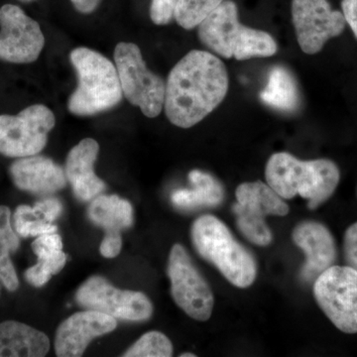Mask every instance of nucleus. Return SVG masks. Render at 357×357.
<instances>
[{
  "instance_id": "nucleus-20",
  "label": "nucleus",
  "mask_w": 357,
  "mask_h": 357,
  "mask_svg": "<svg viewBox=\"0 0 357 357\" xmlns=\"http://www.w3.org/2000/svg\"><path fill=\"white\" fill-rule=\"evenodd\" d=\"M88 215L91 222L105 230V234H121L133 225L132 206L115 195H100L91 199Z\"/></svg>"
},
{
  "instance_id": "nucleus-28",
  "label": "nucleus",
  "mask_w": 357,
  "mask_h": 357,
  "mask_svg": "<svg viewBox=\"0 0 357 357\" xmlns=\"http://www.w3.org/2000/svg\"><path fill=\"white\" fill-rule=\"evenodd\" d=\"M178 0H151L150 18L154 24L163 26L175 20V10Z\"/></svg>"
},
{
  "instance_id": "nucleus-10",
  "label": "nucleus",
  "mask_w": 357,
  "mask_h": 357,
  "mask_svg": "<svg viewBox=\"0 0 357 357\" xmlns=\"http://www.w3.org/2000/svg\"><path fill=\"white\" fill-rule=\"evenodd\" d=\"M76 301L86 310L105 312L123 321H147L153 314V305L145 294L115 288L100 276L84 282L77 289Z\"/></svg>"
},
{
  "instance_id": "nucleus-21",
  "label": "nucleus",
  "mask_w": 357,
  "mask_h": 357,
  "mask_svg": "<svg viewBox=\"0 0 357 357\" xmlns=\"http://www.w3.org/2000/svg\"><path fill=\"white\" fill-rule=\"evenodd\" d=\"M260 98L268 107L280 112H291L297 109L300 93L292 73L282 66L272 68Z\"/></svg>"
},
{
  "instance_id": "nucleus-15",
  "label": "nucleus",
  "mask_w": 357,
  "mask_h": 357,
  "mask_svg": "<svg viewBox=\"0 0 357 357\" xmlns=\"http://www.w3.org/2000/svg\"><path fill=\"white\" fill-rule=\"evenodd\" d=\"M9 174L18 189L31 194H53L67 185L64 169L38 154L18 158L11 164Z\"/></svg>"
},
{
  "instance_id": "nucleus-35",
  "label": "nucleus",
  "mask_w": 357,
  "mask_h": 357,
  "mask_svg": "<svg viewBox=\"0 0 357 357\" xmlns=\"http://www.w3.org/2000/svg\"><path fill=\"white\" fill-rule=\"evenodd\" d=\"M23 3H29V2L36 1V0H20Z\"/></svg>"
},
{
  "instance_id": "nucleus-33",
  "label": "nucleus",
  "mask_w": 357,
  "mask_h": 357,
  "mask_svg": "<svg viewBox=\"0 0 357 357\" xmlns=\"http://www.w3.org/2000/svg\"><path fill=\"white\" fill-rule=\"evenodd\" d=\"M77 13L91 14L96 10L102 0H70Z\"/></svg>"
},
{
  "instance_id": "nucleus-1",
  "label": "nucleus",
  "mask_w": 357,
  "mask_h": 357,
  "mask_svg": "<svg viewBox=\"0 0 357 357\" xmlns=\"http://www.w3.org/2000/svg\"><path fill=\"white\" fill-rule=\"evenodd\" d=\"M229 88V73L220 58L208 51L189 52L167 79V119L178 128H191L217 109Z\"/></svg>"
},
{
  "instance_id": "nucleus-30",
  "label": "nucleus",
  "mask_w": 357,
  "mask_h": 357,
  "mask_svg": "<svg viewBox=\"0 0 357 357\" xmlns=\"http://www.w3.org/2000/svg\"><path fill=\"white\" fill-rule=\"evenodd\" d=\"M35 206L44 215L47 222L50 223H53L54 220H57L63 211L62 204L55 198L43 199V201L35 204Z\"/></svg>"
},
{
  "instance_id": "nucleus-2",
  "label": "nucleus",
  "mask_w": 357,
  "mask_h": 357,
  "mask_svg": "<svg viewBox=\"0 0 357 357\" xmlns=\"http://www.w3.org/2000/svg\"><path fill=\"white\" fill-rule=\"evenodd\" d=\"M265 178L281 198L300 196L314 211L333 196L340 184V171L333 160H300L288 152H278L268 159Z\"/></svg>"
},
{
  "instance_id": "nucleus-24",
  "label": "nucleus",
  "mask_w": 357,
  "mask_h": 357,
  "mask_svg": "<svg viewBox=\"0 0 357 357\" xmlns=\"http://www.w3.org/2000/svg\"><path fill=\"white\" fill-rule=\"evenodd\" d=\"M13 227L22 237L40 236L54 234L58 227L47 222L46 218L35 206L21 204L13 213Z\"/></svg>"
},
{
  "instance_id": "nucleus-6",
  "label": "nucleus",
  "mask_w": 357,
  "mask_h": 357,
  "mask_svg": "<svg viewBox=\"0 0 357 357\" xmlns=\"http://www.w3.org/2000/svg\"><path fill=\"white\" fill-rule=\"evenodd\" d=\"M236 198L232 211L236 215L237 229L249 243L261 248L269 245L273 241V234L265 218L268 215H287L290 208L285 199L261 181L239 185Z\"/></svg>"
},
{
  "instance_id": "nucleus-31",
  "label": "nucleus",
  "mask_w": 357,
  "mask_h": 357,
  "mask_svg": "<svg viewBox=\"0 0 357 357\" xmlns=\"http://www.w3.org/2000/svg\"><path fill=\"white\" fill-rule=\"evenodd\" d=\"M122 248L121 234H105L100 243V255L105 258H114L119 255Z\"/></svg>"
},
{
  "instance_id": "nucleus-14",
  "label": "nucleus",
  "mask_w": 357,
  "mask_h": 357,
  "mask_svg": "<svg viewBox=\"0 0 357 357\" xmlns=\"http://www.w3.org/2000/svg\"><path fill=\"white\" fill-rule=\"evenodd\" d=\"M117 319L105 312L86 310L76 312L58 326L55 351L59 357L83 356L91 340L114 332Z\"/></svg>"
},
{
  "instance_id": "nucleus-32",
  "label": "nucleus",
  "mask_w": 357,
  "mask_h": 357,
  "mask_svg": "<svg viewBox=\"0 0 357 357\" xmlns=\"http://www.w3.org/2000/svg\"><path fill=\"white\" fill-rule=\"evenodd\" d=\"M342 13L357 39V0H342Z\"/></svg>"
},
{
  "instance_id": "nucleus-7",
  "label": "nucleus",
  "mask_w": 357,
  "mask_h": 357,
  "mask_svg": "<svg viewBox=\"0 0 357 357\" xmlns=\"http://www.w3.org/2000/svg\"><path fill=\"white\" fill-rule=\"evenodd\" d=\"M317 304L340 332L357 333V271L333 265L314 282Z\"/></svg>"
},
{
  "instance_id": "nucleus-16",
  "label": "nucleus",
  "mask_w": 357,
  "mask_h": 357,
  "mask_svg": "<svg viewBox=\"0 0 357 357\" xmlns=\"http://www.w3.org/2000/svg\"><path fill=\"white\" fill-rule=\"evenodd\" d=\"M98 152V143L93 138H84L70 150L66 160V177L81 201H91L105 190V183L95 173Z\"/></svg>"
},
{
  "instance_id": "nucleus-5",
  "label": "nucleus",
  "mask_w": 357,
  "mask_h": 357,
  "mask_svg": "<svg viewBox=\"0 0 357 357\" xmlns=\"http://www.w3.org/2000/svg\"><path fill=\"white\" fill-rule=\"evenodd\" d=\"M114 62L126 100L139 107L145 116H158L165 102L166 83L148 69L139 47L129 42L117 44Z\"/></svg>"
},
{
  "instance_id": "nucleus-8",
  "label": "nucleus",
  "mask_w": 357,
  "mask_h": 357,
  "mask_svg": "<svg viewBox=\"0 0 357 357\" xmlns=\"http://www.w3.org/2000/svg\"><path fill=\"white\" fill-rule=\"evenodd\" d=\"M55 124L54 112L44 105H30L16 115L0 114V154L10 158L39 154Z\"/></svg>"
},
{
  "instance_id": "nucleus-4",
  "label": "nucleus",
  "mask_w": 357,
  "mask_h": 357,
  "mask_svg": "<svg viewBox=\"0 0 357 357\" xmlns=\"http://www.w3.org/2000/svg\"><path fill=\"white\" fill-rule=\"evenodd\" d=\"M77 88L68 102L70 114L91 116L114 109L123 98L116 67L95 50L79 47L70 54Z\"/></svg>"
},
{
  "instance_id": "nucleus-23",
  "label": "nucleus",
  "mask_w": 357,
  "mask_h": 357,
  "mask_svg": "<svg viewBox=\"0 0 357 357\" xmlns=\"http://www.w3.org/2000/svg\"><path fill=\"white\" fill-rule=\"evenodd\" d=\"M277 51L278 46L269 33L243 25L232 48V58L237 61L268 58L274 56Z\"/></svg>"
},
{
  "instance_id": "nucleus-9",
  "label": "nucleus",
  "mask_w": 357,
  "mask_h": 357,
  "mask_svg": "<svg viewBox=\"0 0 357 357\" xmlns=\"http://www.w3.org/2000/svg\"><path fill=\"white\" fill-rule=\"evenodd\" d=\"M167 272L171 294L178 307L196 321L210 319L215 306L213 291L181 244L171 249Z\"/></svg>"
},
{
  "instance_id": "nucleus-29",
  "label": "nucleus",
  "mask_w": 357,
  "mask_h": 357,
  "mask_svg": "<svg viewBox=\"0 0 357 357\" xmlns=\"http://www.w3.org/2000/svg\"><path fill=\"white\" fill-rule=\"evenodd\" d=\"M344 256L347 266L354 268L357 271V222L345 230Z\"/></svg>"
},
{
  "instance_id": "nucleus-25",
  "label": "nucleus",
  "mask_w": 357,
  "mask_h": 357,
  "mask_svg": "<svg viewBox=\"0 0 357 357\" xmlns=\"http://www.w3.org/2000/svg\"><path fill=\"white\" fill-rule=\"evenodd\" d=\"M225 0H178L175 10V20L185 30H192L211 13H213Z\"/></svg>"
},
{
  "instance_id": "nucleus-19",
  "label": "nucleus",
  "mask_w": 357,
  "mask_h": 357,
  "mask_svg": "<svg viewBox=\"0 0 357 357\" xmlns=\"http://www.w3.org/2000/svg\"><path fill=\"white\" fill-rule=\"evenodd\" d=\"M192 189H178L172 192L171 201L181 211H192L203 208H213L225 199V189L217 178L202 170L189 174Z\"/></svg>"
},
{
  "instance_id": "nucleus-27",
  "label": "nucleus",
  "mask_w": 357,
  "mask_h": 357,
  "mask_svg": "<svg viewBox=\"0 0 357 357\" xmlns=\"http://www.w3.org/2000/svg\"><path fill=\"white\" fill-rule=\"evenodd\" d=\"M173 356V344L164 333L152 331L131 345L124 352V357H170Z\"/></svg>"
},
{
  "instance_id": "nucleus-18",
  "label": "nucleus",
  "mask_w": 357,
  "mask_h": 357,
  "mask_svg": "<svg viewBox=\"0 0 357 357\" xmlns=\"http://www.w3.org/2000/svg\"><path fill=\"white\" fill-rule=\"evenodd\" d=\"M50 351L44 333L17 321L0 324V357H43Z\"/></svg>"
},
{
  "instance_id": "nucleus-26",
  "label": "nucleus",
  "mask_w": 357,
  "mask_h": 357,
  "mask_svg": "<svg viewBox=\"0 0 357 357\" xmlns=\"http://www.w3.org/2000/svg\"><path fill=\"white\" fill-rule=\"evenodd\" d=\"M31 248L38 262L50 267L55 274L62 271L67 262V255L63 251V241L59 234L54 232L37 236Z\"/></svg>"
},
{
  "instance_id": "nucleus-22",
  "label": "nucleus",
  "mask_w": 357,
  "mask_h": 357,
  "mask_svg": "<svg viewBox=\"0 0 357 357\" xmlns=\"http://www.w3.org/2000/svg\"><path fill=\"white\" fill-rule=\"evenodd\" d=\"M20 241L13 225L10 208L0 206V282L10 292L20 287V279L11 255L20 248Z\"/></svg>"
},
{
  "instance_id": "nucleus-17",
  "label": "nucleus",
  "mask_w": 357,
  "mask_h": 357,
  "mask_svg": "<svg viewBox=\"0 0 357 357\" xmlns=\"http://www.w3.org/2000/svg\"><path fill=\"white\" fill-rule=\"evenodd\" d=\"M243 24L234 0H225L198 26L199 39L220 57L232 58V48Z\"/></svg>"
},
{
  "instance_id": "nucleus-3",
  "label": "nucleus",
  "mask_w": 357,
  "mask_h": 357,
  "mask_svg": "<svg viewBox=\"0 0 357 357\" xmlns=\"http://www.w3.org/2000/svg\"><path fill=\"white\" fill-rule=\"evenodd\" d=\"M192 245L198 255L213 265L237 288L250 287L257 277V262L252 253L238 243L220 218L202 215L192 223Z\"/></svg>"
},
{
  "instance_id": "nucleus-34",
  "label": "nucleus",
  "mask_w": 357,
  "mask_h": 357,
  "mask_svg": "<svg viewBox=\"0 0 357 357\" xmlns=\"http://www.w3.org/2000/svg\"><path fill=\"white\" fill-rule=\"evenodd\" d=\"M181 357H196V354H192L191 352H185L180 356Z\"/></svg>"
},
{
  "instance_id": "nucleus-11",
  "label": "nucleus",
  "mask_w": 357,
  "mask_h": 357,
  "mask_svg": "<svg viewBox=\"0 0 357 357\" xmlns=\"http://www.w3.org/2000/svg\"><path fill=\"white\" fill-rule=\"evenodd\" d=\"M292 21L301 50L314 55L328 40L340 36L347 21L342 11L333 10L328 0H292Z\"/></svg>"
},
{
  "instance_id": "nucleus-12",
  "label": "nucleus",
  "mask_w": 357,
  "mask_h": 357,
  "mask_svg": "<svg viewBox=\"0 0 357 357\" xmlns=\"http://www.w3.org/2000/svg\"><path fill=\"white\" fill-rule=\"evenodd\" d=\"M45 37L39 23L14 4L0 8V60L30 64L43 51Z\"/></svg>"
},
{
  "instance_id": "nucleus-13",
  "label": "nucleus",
  "mask_w": 357,
  "mask_h": 357,
  "mask_svg": "<svg viewBox=\"0 0 357 357\" xmlns=\"http://www.w3.org/2000/svg\"><path fill=\"white\" fill-rule=\"evenodd\" d=\"M293 243L304 252L305 263L301 269V280L314 283L337 257V244L331 230L316 220L298 223L292 232Z\"/></svg>"
}]
</instances>
